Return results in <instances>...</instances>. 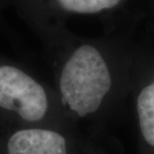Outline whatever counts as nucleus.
<instances>
[{
	"label": "nucleus",
	"instance_id": "obj_1",
	"mask_svg": "<svg viewBox=\"0 0 154 154\" xmlns=\"http://www.w3.org/2000/svg\"><path fill=\"white\" fill-rule=\"evenodd\" d=\"M111 86V78L99 51L83 45L74 51L60 76L63 100L79 116L98 109Z\"/></svg>",
	"mask_w": 154,
	"mask_h": 154
},
{
	"label": "nucleus",
	"instance_id": "obj_2",
	"mask_svg": "<svg viewBox=\"0 0 154 154\" xmlns=\"http://www.w3.org/2000/svg\"><path fill=\"white\" fill-rule=\"evenodd\" d=\"M0 107L26 121H38L48 108L47 95L39 83L16 66L0 65Z\"/></svg>",
	"mask_w": 154,
	"mask_h": 154
},
{
	"label": "nucleus",
	"instance_id": "obj_3",
	"mask_svg": "<svg viewBox=\"0 0 154 154\" xmlns=\"http://www.w3.org/2000/svg\"><path fill=\"white\" fill-rule=\"evenodd\" d=\"M8 154H67L62 135L45 129H23L11 135Z\"/></svg>",
	"mask_w": 154,
	"mask_h": 154
},
{
	"label": "nucleus",
	"instance_id": "obj_4",
	"mask_svg": "<svg viewBox=\"0 0 154 154\" xmlns=\"http://www.w3.org/2000/svg\"><path fill=\"white\" fill-rule=\"evenodd\" d=\"M140 128L145 140L154 146V83L141 91L137 99Z\"/></svg>",
	"mask_w": 154,
	"mask_h": 154
},
{
	"label": "nucleus",
	"instance_id": "obj_5",
	"mask_svg": "<svg viewBox=\"0 0 154 154\" xmlns=\"http://www.w3.org/2000/svg\"><path fill=\"white\" fill-rule=\"evenodd\" d=\"M120 0H56L58 6L72 13L90 14L115 6Z\"/></svg>",
	"mask_w": 154,
	"mask_h": 154
}]
</instances>
